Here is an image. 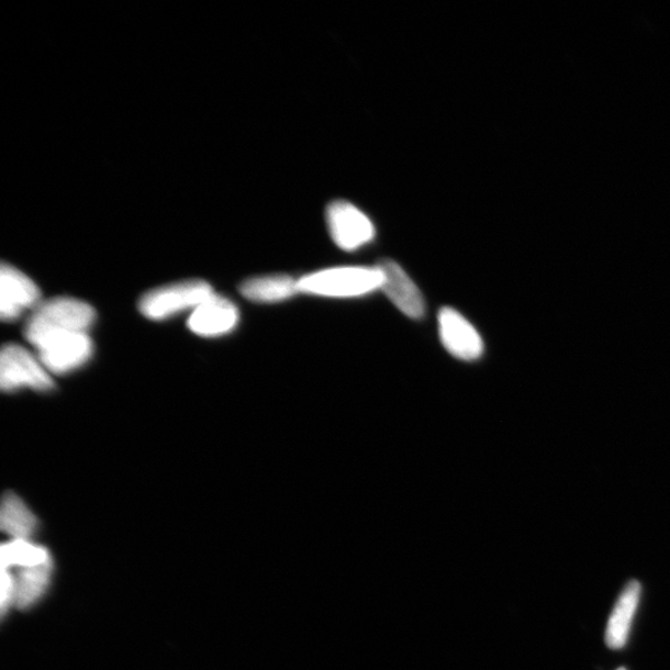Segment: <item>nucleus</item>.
Wrapping results in <instances>:
<instances>
[{
    "instance_id": "1",
    "label": "nucleus",
    "mask_w": 670,
    "mask_h": 670,
    "mask_svg": "<svg viewBox=\"0 0 670 670\" xmlns=\"http://www.w3.org/2000/svg\"><path fill=\"white\" fill-rule=\"evenodd\" d=\"M96 312L89 303L74 297H55L42 302L26 321L24 335L34 348L53 335L70 332L89 333Z\"/></svg>"
},
{
    "instance_id": "2",
    "label": "nucleus",
    "mask_w": 670,
    "mask_h": 670,
    "mask_svg": "<svg viewBox=\"0 0 670 670\" xmlns=\"http://www.w3.org/2000/svg\"><path fill=\"white\" fill-rule=\"evenodd\" d=\"M382 273L378 266H340L325 268L299 279L302 294L327 299H358L381 290Z\"/></svg>"
},
{
    "instance_id": "3",
    "label": "nucleus",
    "mask_w": 670,
    "mask_h": 670,
    "mask_svg": "<svg viewBox=\"0 0 670 670\" xmlns=\"http://www.w3.org/2000/svg\"><path fill=\"white\" fill-rule=\"evenodd\" d=\"M215 294L212 284L204 280H186L148 291L138 308L150 321H165L185 312L196 311Z\"/></svg>"
},
{
    "instance_id": "4",
    "label": "nucleus",
    "mask_w": 670,
    "mask_h": 670,
    "mask_svg": "<svg viewBox=\"0 0 670 670\" xmlns=\"http://www.w3.org/2000/svg\"><path fill=\"white\" fill-rule=\"evenodd\" d=\"M0 387L5 392L32 389L40 392L55 388L49 371L37 356L18 344H7L0 356Z\"/></svg>"
},
{
    "instance_id": "5",
    "label": "nucleus",
    "mask_w": 670,
    "mask_h": 670,
    "mask_svg": "<svg viewBox=\"0 0 670 670\" xmlns=\"http://www.w3.org/2000/svg\"><path fill=\"white\" fill-rule=\"evenodd\" d=\"M35 349L37 358L51 375L64 376L90 361L93 343L89 333L70 332L53 335Z\"/></svg>"
},
{
    "instance_id": "6",
    "label": "nucleus",
    "mask_w": 670,
    "mask_h": 670,
    "mask_svg": "<svg viewBox=\"0 0 670 670\" xmlns=\"http://www.w3.org/2000/svg\"><path fill=\"white\" fill-rule=\"evenodd\" d=\"M332 241L344 252H357L375 241L376 226L366 213L349 201L335 200L327 209Z\"/></svg>"
},
{
    "instance_id": "7",
    "label": "nucleus",
    "mask_w": 670,
    "mask_h": 670,
    "mask_svg": "<svg viewBox=\"0 0 670 670\" xmlns=\"http://www.w3.org/2000/svg\"><path fill=\"white\" fill-rule=\"evenodd\" d=\"M40 287L16 267L2 264L0 268V317L15 322L42 303Z\"/></svg>"
},
{
    "instance_id": "8",
    "label": "nucleus",
    "mask_w": 670,
    "mask_h": 670,
    "mask_svg": "<svg viewBox=\"0 0 670 670\" xmlns=\"http://www.w3.org/2000/svg\"><path fill=\"white\" fill-rule=\"evenodd\" d=\"M439 337L445 349L453 357L473 361L483 356L484 343L481 334L464 314L451 308H445L438 314Z\"/></svg>"
},
{
    "instance_id": "9",
    "label": "nucleus",
    "mask_w": 670,
    "mask_h": 670,
    "mask_svg": "<svg viewBox=\"0 0 670 670\" xmlns=\"http://www.w3.org/2000/svg\"><path fill=\"white\" fill-rule=\"evenodd\" d=\"M382 273L381 290L395 308L415 321L426 314V302L423 292L398 263L384 258L377 265Z\"/></svg>"
},
{
    "instance_id": "10",
    "label": "nucleus",
    "mask_w": 670,
    "mask_h": 670,
    "mask_svg": "<svg viewBox=\"0 0 670 670\" xmlns=\"http://www.w3.org/2000/svg\"><path fill=\"white\" fill-rule=\"evenodd\" d=\"M238 322L241 312L236 304L215 293L190 313L188 328L199 337L219 338L234 332Z\"/></svg>"
},
{
    "instance_id": "11",
    "label": "nucleus",
    "mask_w": 670,
    "mask_h": 670,
    "mask_svg": "<svg viewBox=\"0 0 670 670\" xmlns=\"http://www.w3.org/2000/svg\"><path fill=\"white\" fill-rule=\"evenodd\" d=\"M9 571L12 572L14 579V607L26 610L35 606L46 595L47 590H49L54 572V561L52 558Z\"/></svg>"
},
{
    "instance_id": "12",
    "label": "nucleus",
    "mask_w": 670,
    "mask_h": 670,
    "mask_svg": "<svg viewBox=\"0 0 670 670\" xmlns=\"http://www.w3.org/2000/svg\"><path fill=\"white\" fill-rule=\"evenodd\" d=\"M643 587L637 580L627 583L615 603L607 622L605 640L608 648L619 650L627 645L632 624L639 605Z\"/></svg>"
},
{
    "instance_id": "13",
    "label": "nucleus",
    "mask_w": 670,
    "mask_h": 670,
    "mask_svg": "<svg viewBox=\"0 0 670 670\" xmlns=\"http://www.w3.org/2000/svg\"><path fill=\"white\" fill-rule=\"evenodd\" d=\"M241 292L254 303H281L300 294L299 279L283 273L257 276L244 281Z\"/></svg>"
},
{
    "instance_id": "14",
    "label": "nucleus",
    "mask_w": 670,
    "mask_h": 670,
    "mask_svg": "<svg viewBox=\"0 0 670 670\" xmlns=\"http://www.w3.org/2000/svg\"><path fill=\"white\" fill-rule=\"evenodd\" d=\"M0 525L12 539L32 540L40 522L21 496L8 492L3 496Z\"/></svg>"
},
{
    "instance_id": "15",
    "label": "nucleus",
    "mask_w": 670,
    "mask_h": 670,
    "mask_svg": "<svg viewBox=\"0 0 670 670\" xmlns=\"http://www.w3.org/2000/svg\"><path fill=\"white\" fill-rule=\"evenodd\" d=\"M2 569H16L52 559L49 549L32 540L11 539L0 549Z\"/></svg>"
},
{
    "instance_id": "16",
    "label": "nucleus",
    "mask_w": 670,
    "mask_h": 670,
    "mask_svg": "<svg viewBox=\"0 0 670 670\" xmlns=\"http://www.w3.org/2000/svg\"><path fill=\"white\" fill-rule=\"evenodd\" d=\"M12 607H14V579L11 571L2 569V598H0L2 616L5 617Z\"/></svg>"
},
{
    "instance_id": "17",
    "label": "nucleus",
    "mask_w": 670,
    "mask_h": 670,
    "mask_svg": "<svg viewBox=\"0 0 670 670\" xmlns=\"http://www.w3.org/2000/svg\"><path fill=\"white\" fill-rule=\"evenodd\" d=\"M617 670H627V669H626V668H624V667H621V668H618Z\"/></svg>"
}]
</instances>
